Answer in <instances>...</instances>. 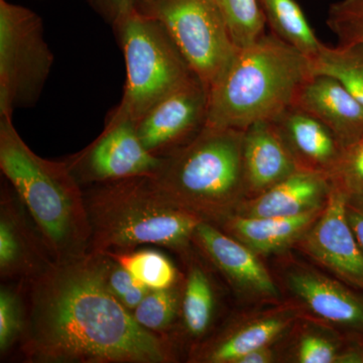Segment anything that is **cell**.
Segmentation results:
<instances>
[{
	"mask_svg": "<svg viewBox=\"0 0 363 363\" xmlns=\"http://www.w3.org/2000/svg\"><path fill=\"white\" fill-rule=\"evenodd\" d=\"M149 1L150 0H136V9H138V7L145 6V4H147Z\"/></svg>",
	"mask_w": 363,
	"mask_h": 363,
	"instance_id": "cell-35",
	"label": "cell"
},
{
	"mask_svg": "<svg viewBox=\"0 0 363 363\" xmlns=\"http://www.w3.org/2000/svg\"><path fill=\"white\" fill-rule=\"evenodd\" d=\"M245 130L205 125L180 149L162 157L159 188L204 220L221 222L247 199L243 166Z\"/></svg>",
	"mask_w": 363,
	"mask_h": 363,
	"instance_id": "cell-5",
	"label": "cell"
},
{
	"mask_svg": "<svg viewBox=\"0 0 363 363\" xmlns=\"http://www.w3.org/2000/svg\"><path fill=\"white\" fill-rule=\"evenodd\" d=\"M243 166L247 198L269 190L301 169L278 126L269 121L245 130Z\"/></svg>",
	"mask_w": 363,
	"mask_h": 363,
	"instance_id": "cell-15",
	"label": "cell"
},
{
	"mask_svg": "<svg viewBox=\"0 0 363 363\" xmlns=\"http://www.w3.org/2000/svg\"><path fill=\"white\" fill-rule=\"evenodd\" d=\"M162 162L143 147L135 121L114 111L96 140L65 161L80 185L155 177Z\"/></svg>",
	"mask_w": 363,
	"mask_h": 363,
	"instance_id": "cell-9",
	"label": "cell"
},
{
	"mask_svg": "<svg viewBox=\"0 0 363 363\" xmlns=\"http://www.w3.org/2000/svg\"><path fill=\"white\" fill-rule=\"evenodd\" d=\"M0 169L37 225L54 262L89 253L91 228L85 195L65 161L43 159L0 114Z\"/></svg>",
	"mask_w": 363,
	"mask_h": 363,
	"instance_id": "cell-2",
	"label": "cell"
},
{
	"mask_svg": "<svg viewBox=\"0 0 363 363\" xmlns=\"http://www.w3.org/2000/svg\"><path fill=\"white\" fill-rule=\"evenodd\" d=\"M294 297L318 319L363 335V295L311 267L296 266L286 274Z\"/></svg>",
	"mask_w": 363,
	"mask_h": 363,
	"instance_id": "cell-12",
	"label": "cell"
},
{
	"mask_svg": "<svg viewBox=\"0 0 363 363\" xmlns=\"http://www.w3.org/2000/svg\"><path fill=\"white\" fill-rule=\"evenodd\" d=\"M301 169L327 173L337 159L341 145L323 123L294 106L274 121Z\"/></svg>",
	"mask_w": 363,
	"mask_h": 363,
	"instance_id": "cell-18",
	"label": "cell"
},
{
	"mask_svg": "<svg viewBox=\"0 0 363 363\" xmlns=\"http://www.w3.org/2000/svg\"><path fill=\"white\" fill-rule=\"evenodd\" d=\"M209 88L195 77L157 101L138 121L145 150L162 157L192 140L207 123Z\"/></svg>",
	"mask_w": 363,
	"mask_h": 363,
	"instance_id": "cell-10",
	"label": "cell"
},
{
	"mask_svg": "<svg viewBox=\"0 0 363 363\" xmlns=\"http://www.w3.org/2000/svg\"><path fill=\"white\" fill-rule=\"evenodd\" d=\"M180 309V296L174 288L150 290L133 311V318L143 328L160 332L171 326Z\"/></svg>",
	"mask_w": 363,
	"mask_h": 363,
	"instance_id": "cell-27",
	"label": "cell"
},
{
	"mask_svg": "<svg viewBox=\"0 0 363 363\" xmlns=\"http://www.w3.org/2000/svg\"><path fill=\"white\" fill-rule=\"evenodd\" d=\"M52 64L39 14L0 0V114L37 104Z\"/></svg>",
	"mask_w": 363,
	"mask_h": 363,
	"instance_id": "cell-7",
	"label": "cell"
},
{
	"mask_svg": "<svg viewBox=\"0 0 363 363\" xmlns=\"http://www.w3.org/2000/svg\"><path fill=\"white\" fill-rule=\"evenodd\" d=\"M272 33L309 59L314 58L320 42L296 0H259Z\"/></svg>",
	"mask_w": 363,
	"mask_h": 363,
	"instance_id": "cell-21",
	"label": "cell"
},
{
	"mask_svg": "<svg viewBox=\"0 0 363 363\" xmlns=\"http://www.w3.org/2000/svg\"><path fill=\"white\" fill-rule=\"evenodd\" d=\"M342 350L335 341L316 333L307 332L301 336L296 352V362L300 363H339Z\"/></svg>",
	"mask_w": 363,
	"mask_h": 363,
	"instance_id": "cell-31",
	"label": "cell"
},
{
	"mask_svg": "<svg viewBox=\"0 0 363 363\" xmlns=\"http://www.w3.org/2000/svg\"><path fill=\"white\" fill-rule=\"evenodd\" d=\"M106 253L149 290L174 288L178 281V272L171 260L156 250Z\"/></svg>",
	"mask_w": 363,
	"mask_h": 363,
	"instance_id": "cell-24",
	"label": "cell"
},
{
	"mask_svg": "<svg viewBox=\"0 0 363 363\" xmlns=\"http://www.w3.org/2000/svg\"><path fill=\"white\" fill-rule=\"evenodd\" d=\"M296 320L291 310L279 309L243 320L208 343L198 360L208 363H238L250 351L271 346L289 330Z\"/></svg>",
	"mask_w": 363,
	"mask_h": 363,
	"instance_id": "cell-17",
	"label": "cell"
},
{
	"mask_svg": "<svg viewBox=\"0 0 363 363\" xmlns=\"http://www.w3.org/2000/svg\"><path fill=\"white\" fill-rule=\"evenodd\" d=\"M138 9L161 21L195 75L209 89L238 51L214 0H150Z\"/></svg>",
	"mask_w": 363,
	"mask_h": 363,
	"instance_id": "cell-8",
	"label": "cell"
},
{
	"mask_svg": "<svg viewBox=\"0 0 363 363\" xmlns=\"http://www.w3.org/2000/svg\"><path fill=\"white\" fill-rule=\"evenodd\" d=\"M274 360V352L271 346H264L250 351L238 359V363H271Z\"/></svg>",
	"mask_w": 363,
	"mask_h": 363,
	"instance_id": "cell-34",
	"label": "cell"
},
{
	"mask_svg": "<svg viewBox=\"0 0 363 363\" xmlns=\"http://www.w3.org/2000/svg\"><path fill=\"white\" fill-rule=\"evenodd\" d=\"M96 253L99 255L102 274L109 290L133 312L149 292V289L133 278V274L121 267L108 253Z\"/></svg>",
	"mask_w": 363,
	"mask_h": 363,
	"instance_id": "cell-29",
	"label": "cell"
},
{
	"mask_svg": "<svg viewBox=\"0 0 363 363\" xmlns=\"http://www.w3.org/2000/svg\"><path fill=\"white\" fill-rule=\"evenodd\" d=\"M326 175L332 190L342 196L346 203L363 207V135L341 147Z\"/></svg>",
	"mask_w": 363,
	"mask_h": 363,
	"instance_id": "cell-25",
	"label": "cell"
},
{
	"mask_svg": "<svg viewBox=\"0 0 363 363\" xmlns=\"http://www.w3.org/2000/svg\"><path fill=\"white\" fill-rule=\"evenodd\" d=\"M331 192L326 173L298 169L269 190L240 203L233 214L247 217H294L323 209Z\"/></svg>",
	"mask_w": 363,
	"mask_h": 363,
	"instance_id": "cell-14",
	"label": "cell"
},
{
	"mask_svg": "<svg viewBox=\"0 0 363 363\" xmlns=\"http://www.w3.org/2000/svg\"><path fill=\"white\" fill-rule=\"evenodd\" d=\"M296 245L363 295V250L348 221L345 199L336 191L331 189L319 217Z\"/></svg>",
	"mask_w": 363,
	"mask_h": 363,
	"instance_id": "cell-11",
	"label": "cell"
},
{
	"mask_svg": "<svg viewBox=\"0 0 363 363\" xmlns=\"http://www.w3.org/2000/svg\"><path fill=\"white\" fill-rule=\"evenodd\" d=\"M51 262L40 253L20 208L2 197L0 210V274L1 278L33 279Z\"/></svg>",
	"mask_w": 363,
	"mask_h": 363,
	"instance_id": "cell-20",
	"label": "cell"
},
{
	"mask_svg": "<svg viewBox=\"0 0 363 363\" xmlns=\"http://www.w3.org/2000/svg\"><path fill=\"white\" fill-rule=\"evenodd\" d=\"M181 303L186 329L191 335L200 337L209 328L214 312L213 289L201 267L189 269Z\"/></svg>",
	"mask_w": 363,
	"mask_h": 363,
	"instance_id": "cell-23",
	"label": "cell"
},
{
	"mask_svg": "<svg viewBox=\"0 0 363 363\" xmlns=\"http://www.w3.org/2000/svg\"><path fill=\"white\" fill-rule=\"evenodd\" d=\"M310 61L313 75L335 79L363 105V45L322 44Z\"/></svg>",
	"mask_w": 363,
	"mask_h": 363,
	"instance_id": "cell-22",
	"label": "cell"
},
{
	"mask_svg": "<svg viewBox=\"0 0 363 363\" xmlns=\"http://www.w3.org/2000/svg\"><path fill=\"white\" fill-rule=\"evenodd\" d=\"M26 323L20 294L2 286L0 290V352L2 354L23 334Z\"/></svg>",
	"mask_w": 363,
	"mask_h": 363,
	"instance_id": "cell-30",
	"label": "cell"
},
{
	"mask_svg": "<svg viewBox=\"0 0 363 363\" xmlns=\"http://www.w3.org/2000/svg\"><path fill=\"white\" fill-rule=\"evenodd\" d=\"M23 352L30 362L167 363L166 339L143 328L111 292L99 255L50 262L30 279Z\"/></svg>",
	"mask_w": 363,
	"mask_h": 363,
	"instance_id": "cell-1",
	"label": "cell"
},
{
	"mask_svg": "<svg viewBox=\"0 0 363 363\" xmlns=\"http://www.w3.org/2000/svg\"><path fill=\"white\" fill-rule=\"evenodd\" d=\"M88 2L111 26L136 9V0H88Z\"/></svg>",
	"mask_w": 363,
	"mask_h": 363,
	"instance_id": "cell-32",
	"label": "cell"
},
{
	"mask_svg": "<svg viewBox=\"0 0 363 363\" xmlns=\"http://www.w3.org/2000/svg\"><path fill=\"white\" fill-rule=\"evenodd\" d=\"M112 28L126 67L123 96L112 111L136 123L157 101L197 76L156 18L135 9Z\"/></svg>",
	"mask_w": 363,
	"mask_h": 363,
	"instance_id": "cell-6",
	"label": "cell"
},
{
	"mask_svg": "<svg viewBox=\"0 0 363 363\" xmlns=\"http://www.w3.org/2000/svg\"><path fill=\"white\" fill-rule=\"evenodd\" d=\"M223 13L238 48L262 37L267 21L259 0H214Z\"/></svg>",
	"mask_w": 363,
	"mask_h": 363,
	"instance_id": "cell-26",
	"label": "cell"
},
{
	"mask_svg": "<svg viewBox=\"0 0 363 363\" xmlns=\"http://www.w3.org/2000/svg\"><path fill=\"white\" fill-rule=\"evenodd\" d=\"M295 106L323 123L341 147L363 135V105L335 79L313 75L301 88Z\"/></svg>",
	"mask_w": 363,
	"mask_h": 363,
	"instance_id": "cell-16",
	"label": "cell"
},
{
	"mask_svg": "<svg viewBox=\"0 0 363 363\" xmlns=\"http://www.w3.org/2000/svg\"><path fill=\"white\" fill-rule=\"evenodd\" d=\"M313 76L302 52L264 33L238 48L227 70L209 89L208 126L245 130L259 121H274L296 104Z\"/></svg>",
	"mask_w": 363,
	"mask_h": 363,
	"instance_id": "cell-3",
	"label": "cell"
},
{
	"mask_svg": "<svg viewBox=\"0 0 363 363\" xmlns=\"http://www.w3.org/2000/svg\"><path fill=\"white\" fill-rule=\"evenodd\" d=\"M327 26L338 44L363 45V0H337L328 9Z\"/></svg>",
	"mask_w": 363,
	"mask_h": 363,
	"instance_id": "cell-28",
	"label": "cell"
},
{
	"mask_svg": "<svg viewBox=\"0 0 363 363\" xmlns=\"http://www.w3.org/2000/svg\"><path fill=\"white\" fill-rule=\"evenodd\" d=\"M193 243L240 292L255 298L279 297L278 288L257 253L212 222L198 225Z\"/></svg>",
	"mask_w": 363,
	"mask_h": 363,
	"instance_id": "cell-13",
	"label": "cell"
},
{
	"mask_svg": "<svg viewBox=\"0 0 363 363\" xmlns=\"http://www.w3.org/2000/svg\"><path fill=\"white\" fill-rule=\"evenodd\" d=\"M84 195L89 252H121L145 245L183 250L206 221L174 202L152 177L96 184Z\"/></svg>",
	"mask_w": 363,
	"mask_h": 363,
	"instance_id": "cell-4",
	"label": "cell"
},
{
	"mask_svg": "<svg viewBox=\"0 0 363 363\" xmlns=\"http://www.w3.org/2000/svg\"><path fill=\"white\" fill-rule=\"evenodd\" d=\"M346 214L353 233L363 250V207L346 203Z\"/></svg>",
	"mask_w": 363,
	"mask_h": 363,
	"instance_id": "cell-33",
	"label": "cell"
},
{
	"mask_svg": "<svg viewBox=\"0 0 363 363\" xmlns=\"http://www.w3.org/2000/svg\"><path fill=\"white\" fill-rule=\"evenodd\" d=\"M322 210L294 217H247L231 214L221 221V228L257 255H269L297 245Z\"/></svg>",
	"mask_w": 363,
	"mask_h": 363,
	"instance_id": "cell-19",
	"label": "cell"
}]
</instances>
